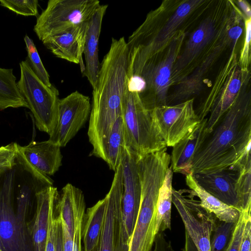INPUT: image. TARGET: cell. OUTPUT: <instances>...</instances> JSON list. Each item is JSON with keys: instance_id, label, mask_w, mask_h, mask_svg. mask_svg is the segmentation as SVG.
I'll use <instances>...</instances> for the list:
<instances>
[{"instance_id": "9a60e30c", "label": "cell", "mask_w": 251, "mask_h": 251, "mask_svg": "<svg viewBox=\"0 0 251 251\" xmlns=\"http://www.w3.org/2000/svg\"><path fill=\"white\" fill-rule=\"evenodd\" d=\"M194 99L151 111L167 147H173L200 122L194 107Z\"/></svg>"}, {"instance_id": "6da1fadb", "label": "cell", "mask_w": 251, "mask_h": 251, "mask_svg": "<svg viewBox=\"0 0 251 251\" xmlns=\"http://www.w3.org/2000/svg\"><path fill=\"white\" fill-rule=\"evenodd\" d=\"M128 63V48L125 37L112 38L93 88L87 132L93 146L91 155L101 159L112 126L123 116L127 92Z\"/></svg>"}, {"instance_id": "74e56055", "label": "cell", "mask_w": 251, "mask_h": 251, "mask_svg": "<svg viewBox=\"0 0 251 251\" xmlns=\"http://www.w3.org/2000/svg\"><path fill=\"white\" fill-rule=\"evenodd\" d=\"M251 216L246 223L240 251H251Z\"/></svg>"}, {"instance_id": "7bdbcfd3", "label": "cell", "mask_w": 251, "mask_h": 251, "mask_svg": "<svg viewBox=\"0 0 251 251\" xmlns=\"http://www.w3.org/2000/svg\"><path fill=\"white\" fill-rule=\"evenodd\" d=\"M181 251H198L192 240L186 231L185 245Z\"/></svg>"}, {"instance_id": "5bb4252c", "label": "cell", "mask_w": 251, "mask_h": 251, "mask_svg": "<svg viewBox=\"0 0 251 251\" xmlns=\"http://www.w3.org/2000/svg\"><path fill=\"white\" fill-rule=\"evenodd\" d=\"M18 204L14 212L8 197H0V251H34L26 222L28 203Z\"/></svg>"}, {"instance_id": "2e32d148", "label": "cell", "mask_w": 251, "mask_h": 251, "mask_svg": "<svg viewBox=\"0 0 251 251\" xmlns=\"http://www.w3.org/2000/svg\"><path fill=\"white\" fill-rule=\"evenodd\" d=\"M91 109L90 98L77 91L60 99L57 122L49 140L65 147L87 121Z\"/></svg>"}, {"instance_id": "8d00e7d4", "label": "cell", "mask_w": 251, "mask_h": 251, "mask_svg": "<svg viewBox=\"0 0 251 251\" xmlns=\"http://www.w3.org/2000/svg\"><path fill=\"white\" fill-rule=\"evenodd\" d=\"M57 214L53 217L50 221L47 235L45 251H55V218Z\"/></svg>"}, {"instance_id": "8992f818", "label": "cell", "mask_w": 251, "mask_h": 251, "mask_svg": "<svg viewBox=\"0 0 251 251\" xmlns=\"http://www.w3.org/2000/svg\"><path fill=\"white\" fill-rule=\"evenodd\" d=\"M185 36V30L179 31L160 58L156 56L141 64L128 66V77L139 76L145 82V89L138 94L150 111L167 105L168 91L172 86L173 68L180 53Z\"/></svg>"}, {"instance_id": "cb8c5ba5", "label": "cell", "mask_w": 251, "mask_h": 251, "mask_svg": "<svg viewBox=\"0 0 251 251\" xmlns=\"http://www.w3.org/2000/svg\"><path fill=\"white\" fill-rule=\"evenodd\" d=\"M85 202L84 194L79 188L67 183L62 189L57 204V212L73 238L77 226L83 223Z\"/></svg>"}, {"instance_id": "7402d4cb", "label": "cell", "mask_w": 251, "mask_h": 251, "mask_svg": "<svg viewBox=\"0 0 251 251\" xmlns=\"http://www.w3.org/2000/svg\"><path fill=\"white\" fill-rule=\"evenodd\" d=\"M239 171L227 169L209 173L192 174L197 183L209 194L240 211L236 191Z\"/></svg>"}, {"instance_id": "f35d334b", "label": "cell", "mask_w": 251, "mask_h": 251, "mask_svg": "<svg viewBox=\"0 0 251 251\" xmlns=\"http://www.w3.org/2000/svg\"><path fill=\"white\" fill-rule=\"evenodd\" d=\"M55 251H63L62 222L58 213L55 218Z\"/></svg>"}, {"instance_id": "d4e9b609", "label": "cell", "mask_w": 251, "mask_h": 251, "mask_svg": "<svg viewBox=\"0 0 251 251\" xmlns=\"http://www.w3.org/2000/svg\"><path fill=\"white\" fill-rule=\"evenodd\" d=\"M185 181L195 196L200 199L201 206L214 214L220 221L234 223L237 222L241 211L224 203L207 192L197 183L192 174L186 176Z\"/></svg>"}, {"instance_id": "3957f363", "label": "cell", "mask_w": 251, "mask_h": 251, "mask_svg": "<svg viewBox=\"0 0 251 251\" xmlns=\"http://www.w3.org/2000/svg\"><path fill=\"white\" fill-rule=\"evenodd\" d=\"M211 0H169L162 20L164 1L147 15L144 22L130 35L127 42L129 51L128 66L141 64L162 53L169 46L177 33L185 30L197 12L209 6Z\"/></svg>"}, {"instance_id": "7c38bea8", "label": "cell", "mask_w": 251, "mask_h": 251, "mask_svg": "<svg viewBox=\"0 0 251 251\" xmlns=\"http://www.w3.org/2000/svg\"><path fill=\"white\" fill-rule=\"evenodd\" d=\"M123 168L115 171L110 189L104 198L105 211L101 232L96 251H129L130 240L124 228L122 211Z\"/></svg>"}, {"instance_id": "5b68a950", "label": "cell", "mask_w": 251, "mask_h": 251, "mask_svg": "<svg viewBox=\"0 0 251 251\" xmlns=\"http://www.w3.org/2000/svg\"><path fill=\"white\" fill-rule=\"evenodd\" d=\"M190 34L173 68L172 86L189 75L218 45L227 38V31L239 9L231 0H221Z\"/></svg>"}, {"instance_id": "ac0fdd59", "label": "cell", "mask_w": 251, "mask_h": 251, "mask_svg": "<svg viewBox=\"0 0 251 251\" xmlns=\"http://www.w3.org/2000/svg\"><path fill=\"white\" fill-rule=\"evenodd\" d=\"M228 47L235 48L228 37L218 45L195 69L175 86L173 92L168 95L167 105H171L193 99L204 86V81L208 73L221 55Z\"/></svg>"}, {"instance_id": "d6986e66", "label": "cell", "mask_w": 251, "mask_h": 251, "mask_svg": "<svg viewBox=\"0 0 251 251\" xmlns=\"http://www.w3.org/2000/svg\"><path fill=\"white\" fill-rule=\"evenodd\" d=\"M59 196L53 186L40 189L35 193L36 210L29 230L34 251H45L50 221L57 214Z\"/></svg>"}, {"instance_id": "ab89813d", "label": "cell", "mask_w": 251, "mask_h": 251, "mask_svg": "<svg viewBox=\"0 0 251 251\" xmlns=\"http://www.w3.org/2000/svg\"><path fill=\"white\" fill-rule=\"evenodd\" d=\"M61 222L63 251H74V239L70 235L66 226L62 220Z\"/></svg>"}, {"instance_id": "8fae6325", "label": "cell", "mask_w": 251, "mask_h": 251, "mask_svg": "<svg viewBox=\"0 0 251 251\" xmlns=\"http://www.w3.org/2000/svg\"><path fill=\"white\" fill-rule=\"evenodd\" d=\"M191 190L172 188V202L187 233L198 251H211V234L216 225V217L194 199Z\"/></svg>"}, {"instance_id": "d590c367", "label": "cell", "mask_w": 251, "mask_h": 251, "mask_svg": "<svg viewBox=\"0 0 251 251\" xmlns=\"http://www.w3.org/2000/svg\"><path fill=\"white\" fill-rule=\"evenodd\" d=\"M17 145V143H12L0 147V170L11 169L15 165Z\"/></svg>"}, {"instance_id": "83f0119b", "label": "cell", "mask_w": 251, "mask_h": 251, "mask_svg": "<svg viewBox=\"0 0 251 251\" xmlns=\"http://www.w3.org/2000/svg\"><path fill=\"white\" fill-rule=\"evenodd\" d=\"M122 117L117 119L112 126L103 150L102 159L114 172L121 164L125 152Z\"/></svg>"}, {"instance_id": "277c9868", "label": "cell", "mask_w": 251, "mask_h": 251, "mask_svg": "<svg viewBox=\"0 0 251 251\" xmlns=\"http://www.w3.org/2000/svg\"><path fill=\"white\" fill-rule=\"evenodd\" d=\"M166 151V148L137 157L141 201L129 251H150L152 247L156 236L154 226L159 189L171 163V155Z\"/></svg>"}, {"instance_id": "e0dca14e", "label": "cell", "mask_w": 251, "mask_h": 251, "mask_svg": "<svg viewBox=\"0 0 251 251\" xmlns=\"http://www.w3.org/2000/svg\"><path fill=\"white\" fill-rule=\"evenodd\" d=\"M137 156L126 148L122 162L123 193L122 211L126 234L130 241L136 223L141 201V183Z\"/></svg>"}, {"instance_id": "4316f807", "label": "cell", "mask_w": 251, "mask_h": 251, "mask_svg": "<svg viewBox=\"0 0 251 251\" xmlns=\"http://www.w3.org/2000/svg\"><path fill=\"white\" fill-rule=\"evenodd\" d=\"M173 173L170 166L167 171L163 183L159 189L154 226L155 235L159 232H164L167 229H171Z\"/></svg>"}, {"instance_id": "484cf974", "label": "cell", "mask_w": 251, "mask_h": 251, "mask_svg": "<svg viewBox=\"0 0 251 251\" xmlns=\"http://www.w3.org/2000/svg\"><path fill=\"white\" fill-rule=\"evenodd\" d=\"M105 211L104 198L87 209L82 229L83 251H96L104 222Z\"/></svg>"}, {"instance_id": "44dd1931", "label": "cell", "mask_w": 251, "mask_h": 251, "mask_svg": "<svg viewBox=\"0 0 251 251\" xmlns=\"http://www.w3.org/2000/svg\"><path fill=\"white\" fill-rule=\"evenodd\" d=\"M205 118L188 132L173 147L171 156L173 172L186 176L190 173L193 158L209 133Z\"/></svg>"}, {"instance_id": "d6a6232c", "label": "cell", "mask_w": 251, "mask_h": 251, "mask_svg": "<svg viewBox=\"0 0 251 251\" xmlns=\"http://www.w3.org/2000/svg\"><path fill=\"white\" fill-rule=\"evenodd\" d=\"M0 5L25 16H36L38 14L37 0H0Z\"/></svg>"}, {"instance_id": "7a4b0ae2", "label": "cell", "mask_w": 251, "mask_h": 251, "mask_svg": "<svg viewBox=\"0 0 251 251\" xmlns=\"http://www.w3.org/2000/svg\"><path fill=\"white\" fill-rule=\"evenodd\" d=\"M250 79L194 155L190 173L209 174L235 165L251 144Z\"/></svg>"}, {"instance_id": "1f68e13d", "label": "cell", "mask_w": 251, "mask_h": 251, "mask_svg": "<svg viewBox=\"0 0 251 251\" xmlns=\"http://www.w3.org/2000/svg\"><path fill=\"white\" fill-rule=\"evenodd\" d=\"M236 223L221 222L216 224L211 238V251H224L232 236Z\"/></svg>"}, {"instance_id": "52a82bcc", "label": "cell", "mask_w": 251, "mask_h": 251, "mask_svg": "<svg viewBox=\"0 0 251 251\" xmlns=\"http://www.w3.org/2000/svg\"><path fill=\"white\" fill-rule=\"evenodd\" d=\"M218 72L212 87L198 108L196 114L200 121L207 118V129L210 133L238 97L244 83L250 79V72L241 69L235 51Z\"/></svg>"}, {"instance_id": "e575fe53", "label": "cell", "mask_w": 251, "mask_h": 251, "mask_svg": "<svg viewBox=\"0 0 251 251\" xmlns=\"http://www.w3.org/2000/svg\"><path fill=\"white\" fill-rule=\"evenodd\" d=\"M245 36L244 43L238 60V64L242 70H250L251 63V19H246L244 17Z\"/></svg>"}, {"instance_id": "836d02e7", "label": "cell", "mask_w": 251, "mask_h": 251, "mask_svg": "<svg viewBox=\"0 0 251 251\" xmlns=\"http://www.w3.org/2000/svg\"><path fill=\"white\" fill-rule=\"evenodd\" d=\"M251 206L244 209L236 223L232 236L224 251H240L248 218L251 216Z\"/></svg>"}, {"instance_id": "4fadbf2b", "label": "cell", "mask_w": 251, "mask_h": 251, "mask_svg": "<svg viewBox=\"0 0 251 251\" xmlns=\"http://www.w3.org/2000/svg\"><path fill=\"white\" fill-rule=\"evenodd\" d=\"M61 147L50 140L17 145L16 159L36 180L47 186H53L49 176L53 175L62 165Z\"/></svg>"}, {"instance_id": "9c48e42d", "label": "cell", "mask_w": 251, "mask_h": 251, "mask_svg": "<svg viewBox=\"0 0 251 251\" xmlns=\"http://www.w3.org/2000/svg\"><path fill=\"white\" fill-rule=\"evenodd\" d=\"M20 92L30 109L37 127L51 133L57 122L59 99L58 90L46 85L35 74L25 60L20 63Z\"/></svg>"}, {"instance_id": "60d3db41", "label": "cell", "mask_w": 251, "mask_h": 251, "mask_svg": "<svg viewBox=\"0 0 251 251\" xmlns=\"http://www.w3.org/2000/svg\"><path fill=\"white\" fill-rule=\"evenodd\" d=\"M83 223L79 224L75 230L74 236V251H83L82 229Z\"/></svg>"}, {"instance_id": "ffe728a7", "label": "cell", "mask_w": 251, "mask_h": 251, "mask_svg": "<svg viewBox=\"0 0 251 251\" xmlns=\"http://www.w3.org/2000/svg\"><path fill=\"white\" fill-rule=\"evenodd\" d=\"M89 22L76 25L64 32L50 37L43 44L56 57L79 64L83 73L85 70L82 55Z\"/></svg>"}, {"instance_id": "b9f144b4", "label": "cell", "mask_w": 251, "mask_h": 251, "mask_svg": "<svg viewBox=\"0 0 251 251\" xmlns=\"http://www.w3.org/2000/svg\"><path fill=\"white\" fill-rule=\"evenodd\" d=\"M237 3L240 10L246 19H251V9L249 3L246 0H239Z\"/></svg>"}, {"instance_id": "ba28073f", "label": "cell", "mask_w": 251, "mask_h": 251, "mask_svg": "<svg viewBox=\"0 0 251 251\" xmlns=\"http://www.w3.org/2000/svg\"><path fill=\"white\" fill-rule=\"evenodd\" d=\"M122 118L125 147L129 151L141 156L167 148L151 112L137 92L127 89Z\"/></svg>"}, {"instance_id": "30bf717a", "label": "cell", "mask_w": 251, "mask_h": 251, "mask_svg": "<svg viewBox=\"0 0 251 251\" xmlns=\"http://www.w3.org/2000/svg\"><path fill=\"white\" fill-rule=\"evenodd\" d=\"M100 5L98 0H50L37 17L34 31L43 42L89 22Z\"/></svg>"}, {"instance_id": "f546056e", "label": "cell", "mask_w": 251, "mask_h": 251, "mask_svg": "<svg viewBox=\"0 0 251 251\" xmlns=\"http://www.w3.org/2000/svg\"><path fill=\"white\" fill-rule=\"evenodd\" d=\"M239 171L236 191L242 211L251 206V162L242 166Z\"/></svg>"}, {"instance_id": "f1b7e54d", "label": "cell", "mask_w": 251, "mask_h": 251, "mask_svg": "<svg viewBox=\"0 0 251 251\" xmlns=\"http://www.w3.org/2000/svg\"><path fill=\"white\" fill-rule=\"evenodd\" d=\"M21 107L28 105L19 91L13 69L0 67V109Z\"/></svg>"}, {"instance_id": "603a6c76", "label": "cell", "mask_w": 251, "mask_h": 251, "mask_svg": "<svg viewBox=\"0 0 251 251\" xmlns=\"http://www.w3.org/2000/svg\"><path fill=\"white\" fill-rule=\"evenodd\" d=\"M107 8V4H100L89 22L84 46L85 64L82 75L87 78L93 88L97 84L99 75V41L103 18Z\"/></svg>"}, {"instance_id": "4dcf8cb0", "label": "cell", "mask_w": 251, "mask_h": 251, "mask_svg": "<svg viewBox=\"0 0 251 251\" xmlns=\"http://www.w3.org/2000/svg\"><path fill=\"white\" fill-rule=\"evenodd\" d=\"M24 41L27 52L26 60L37 76L47 86H52L50 80L49 75L46 70L36 47L33 40L27 35L24 37Z\"/></svg>"}]
</instances>
